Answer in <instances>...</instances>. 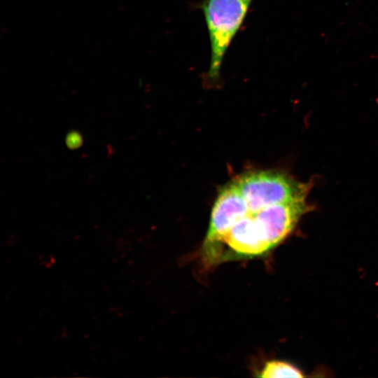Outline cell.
I'll list each match as a JSON object with an SVG mask.
<instances>
[{"instance_id":"7a4b0ae2","label":"cell","mask_w":378,"mask_h":378,"mask_svg":"<svg viewBox=\"0 0 378 378\" xmlns=\"http://www.w3.org/2000/svg\"><path fill=\"white\" fill-rule=\"evenodd\" d=\"M234 181L247 209L252 211L291 200L306 199L309 190L308 184L277 171L248 172Z\"/></svg>"},{"instance_id":"3957f363","label":"cell","mask_w":378,"mask_h":378,"mask_svg":"<svg viewBox=\"0 0 378 378\" xmlns=\"http://www.w3.org/2000/svg\"><path fill=\"white\" fill-rule=\"evenodd\" d=\"M257 377L264 378L304 377L303 372L293 363L281 360H271L263 365Z\"/></svg>"},{"instance_id":"6da1fadb","label":"cell","mask_w":378,"mask_h":378,"mask_svg":"<svg viewBox=\"0 0 378 378\" xmlns=\"http://www.w3.org/2000/svg\"><path fill=\"white\" fill-rule=\"evenodd\" d=\"M253 0H203V12L208 30L211 57L206 78L216 80L232 39L239 31Z\"/></svg>"}]
</instances>
